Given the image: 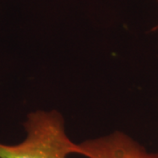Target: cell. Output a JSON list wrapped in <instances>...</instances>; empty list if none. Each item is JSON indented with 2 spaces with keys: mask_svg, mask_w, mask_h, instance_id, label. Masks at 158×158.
I'll list each match as a JSON object with an SVG mask.
<instances>
[{
  "mask_svg": "<svg viewBox=\"0 0 158 158\" xmlns=\"http://www.w3.org/2000/svg\"><path fill=\"white\" fill-rule=\"evenodd\" d=\"M77 154L87 158H158V153L148 152L129 136L118 132L77 144Z\"/></svg>",
  "mask_w": 158,
  "mask_h": 158,
  "instance_id": "7a4b0ae2",
  "label": "cell"
},
{
  "mask_svg": "<svg viewBox=\"0 0 158 158\" xmlns=\"http://www.w3.org/2000/svg\"><path fill=\"white\" fill-rule=\"evenodd\" d=\"M25 126L27 131L25 141L18 145L0 143V158H67L77 154V144L65 134L59 113H31Z\"/></svg>",
  "mask_w": 158,
  "mask_h": 158,
  "instance_id": "6da1fadb",
  "label": "cell"
}]
</instances>
